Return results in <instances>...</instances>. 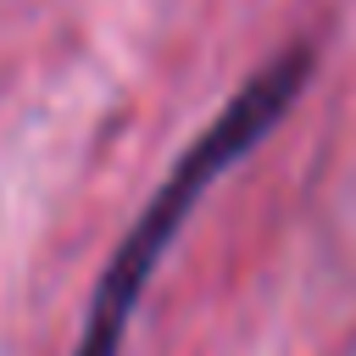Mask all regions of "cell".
<instances>
[{
  "label": "cell",
  "instance_id": "cell-1",
  "mask_svg": "<svg viewBox=\"0 0 356 356\" xmlns=\"http://www.w3.org/2000/svg\"><path fill=\"white\" fill-rule=\"evenodd\" d=\"M306 78H312V50H306V44H289V50L273 56L261 72H250L245 89L200 128V139H195V145L178 156V167L161 178V189L150 195V206L139 211V222L128 228V239L111 250V261H106V273H100V284H95V295H89L83 339H78L72 356H122V334H128V323H134V312H139V295H145V284L156 278L167 245L178 239V228L189 222V211L200 206V195L289 117V106L300 100Z\"/></svg>",
  "mask_w": 356,
  "mask_h": 356
}]
</instances>
